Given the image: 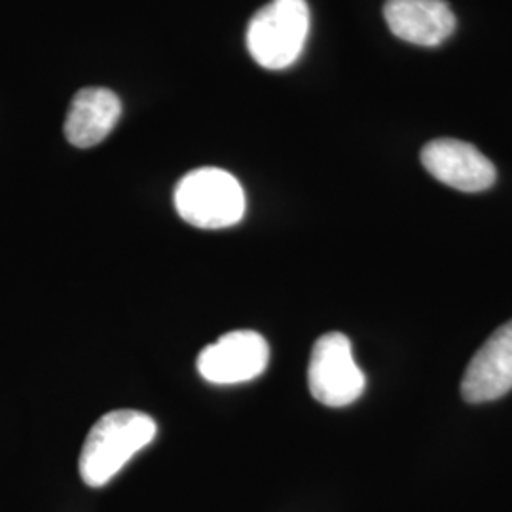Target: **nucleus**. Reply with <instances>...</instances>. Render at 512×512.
I'll return each instance as SVG.
<instances>
[{"label": "nucleus", "instance_id": "obj_1", "mask_svg": "<svg viewBox=\"0 0 512 512\" xmlns=\"http://www.w3.org/2000/svg\"><path fill=\"white\" fill-rule=\"evenodd\" d=\"M158 425L137 410H114L97 421L80 454V476L90 488H101L120 473L137 452L147 448Z\"/></svg>", "mask_w": 512, "mask_h": 512}, {"label": "nucleus", "instance_id": "obj_2", "mask_svg": "<svg viewBox=\"0 0 512 512\" xmlns=\"http://www.w3.org/2000/svg\"><path fill=\"white\" fill-rule=\"evenodd\" d=\"M310 35L306 0H272L256 12L247 27V50L256 63L283 71L300 57Z\"/></svg>", "mask_w": 512, "mask_h": 512}, {"label": "nucleus", "instance_id": "obj_3", "mask_svg": "<svg viewBox=\"0 0 512 512\" xmlns=\"http://www.w3.org/2000/svg\"><path fill=\"white\" fill-rule=\"evenodd\" d=\"M175 207L181 219L196 228H230L245 215V192L228 171L200 167L184 175L177 184Z\"/></svg>", "mask_w": 512, "mask_h": 512}, {"label": "nucleus", "instance_id": "obj_4", "mask_svg": "<svg viewBox=\"0 0 512 512\" xmlns=\"http://www.w3.org/2000/svg\"><path fill=\"white\" fill-rule=\"evenodd\" d=\"M308 384L311 395L330 408L355 403L365 391V374L353 359L348 336L342 332L323 334L311 351Z\"/></svg>", "mask_w": 512, "mask_h": 512}, {"label": "nucleus", "instance_id": "obj_5", "mask_svg": "<svg viewBox=\"0 0 512 512\" xmlns=\"http://www.w3.org/2000/svg\"><path fill=\"white\" fill-rule=\"evenodd\" d=\"M268 361V342L258 332L234 330L202 349L198 372L211 384H243L258 378L266 370Z\"/></svg>", "mask_w": 512, "mask_h": 512}, {"label": "nucleus", "instance_id": "obj_6", "mask_svg": "<svg viewBox=\"0 0 512 512\" xmlns=\"http://www.w3.org/2000/svg\"><path fill=\"white\" fill-rule=\"evenodd\" d=\"M421 164L442 184L461 192L488 190L497 179L495 165L471 143L435 139L421 150Z\"/></svg>", "mask_w": 512, "mask_h": 512}, {"label": "nucleus", "instance_id": "obj_7", "mask_svg": "<svg viewBox=\"0 0 512 512\" xmlns=\"http://www.w3.org/2000/svg\"><path fill=\"white\" fill-rule=\"evenodd\" d=\"M512 389V319L476 351L461 382L467 403H490Z\"/></svg>", "mask_w": 512, "mask_h": 512}, {"label": "nucleus", "instance_id": "obj_8", "mask_svg": "<svg viewBox=\"0 0 512 512\" xmlns=\"http://www.w3.org/2000/svg\"><path fill=\"white\" fill-rule=\"evenodd\" d=\"M387 27L404 42L433 48L456 31V16L446 0H387Z\"/></svg>", "mask_w": 512, "mask_h": 512}, {"label": "nucleus", "instance_id": "obj_9", "mask_svg": "<svg viewBox=\"0 0 512 512\" xmlns=\"http://www.w3.org/2000/svg\"><path fill=\"white\" fill-rule=\"evenodd\" d=\"M122 116L120 97L107 88H84L76 93L65 120V137L76 148L103 143Z\"/></svg>", "mask_w": 512, "mask_h": 512}]
</instances>
